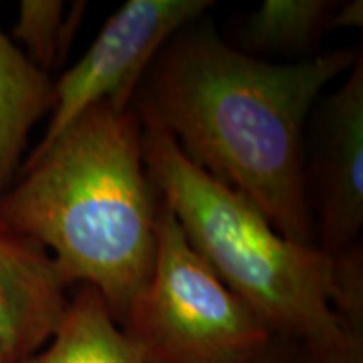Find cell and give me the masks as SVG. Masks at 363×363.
<instances>
[{
	"instance_id": "1",
	"label": "cell",
	"mask_w": 363,
	"mask_h": 363,
	"mask_svg": "<svg viewBox=\"0 0 363 363\" xmlns=\"http://www.w3.org/2000/svg\"><path fill=\"white\" fill-rule=\"evenodd\" d=\"M358 52L274 65L239 51L202 17L158 52L131 110L143 130L172 136L190 162L256 203L286 239L316 246L305 131L321 91Z\"/></svg>"
},
{
	"instance_id": "2",
	"label": "cell",
	"mask_w": 363,
	"mask_h": 363,
	"mask_svg": "<svg viewBox=\"0 0 363 363\" xmlns=\"http://www.w3.org/2000/svg\"><path fill=\"white\" fill-rule=\"evenodd\" d=\"M135 111L84 110L22 162L0 195V229L48 249L67 284L98 289L116 323L155 259L160 195L147 174Z\"/></svg>"
},
{
	"instance_id": "3",
	"label": "cell",
	"mask_w": 363,
	"mask_h": 363,
	"mask_svg": "<svg viewBox=\"0 0 363 363\" xmlns=\"http://www.w3.org/2000/svg\"><path fill=\"white\" fill-rule=\"evenodd\" d=\"M142 152L192 247L276 338L323 347L353 333L331 303L333 256L286 239L256 203L190 162L172 136L143 130Z\"/></svg>"
},
{
	"instance_id": "4",
	"label": "cell",
	"mask_w": 363,
	"mask_h": 363,
	"mask_svg": "<svg viewBox=\"0 0 363 363\" xmlns=\"http://www.w3.org/2000/svg\"><path fill=\"white\" fill-rule=\"evenodd\" d=\"M118 325L147 363H251L276 338L199 256L162 199L152 272Z\"/></svg>"
},
{
	"instance_id": "5",
	"label": "cell",
	"mask_w": 363,
	"mask_h": 363,
	"mask_svg": "<svg viewBox=\"0 0 363 363\" xmlns=\"http://www.w3.org/2000/svg\"><path fill=\"white\" fill-rule=\"evenodd\" d=\"M212 0H128L113 13L91 48L54 83V108L35 148L52 142L84 110L108 101L131 108L135 93L165 44L206 17Z\"/></svg>"
},
{
	"instance_id": "6",
	"label": "cell",
	"mask_w": 363,
	"mask_h": 363,
	"mask_svg": "<svg viewBox=\"0 0 363 363\" xmlns=\"http://www.w3.org/2000/svg\"><path fill=\"white\" fill-rule=\"evenodd\" d=\"M305 136V184L318 249L335 256L363 227V52L343 84L313 108Z\"/></svg>"
},
{
	"instance_id": "7",
	"label": "cell",
	"mask_w": 363,
	"mask_h": 363,
	"mask_svg": "<svg viewBox=\"0 0 363 363\" xmlns=\"http://www.w3.org/2000/svg\"><path fill=\"white\" fill-rule=\"evenodd\" d=\"M67 288L48 249L0 229V342L17 363L51 340L69 305Z\"/></svg>"
},
{
	"instance_id": "8",
	"label": "cell",
	"mask_w": 363,
	"mask_h": 363,
	"mask_svg": "<svg viewBox=\"0 0 363 363\" xmlns=\"http://www.w3.org/2000/svg\"><path fill=\"white\" fill-rule=\"evenodd\" d=\"M54 108V83L0 30V195L16 182L30 130Z\"/></svg>"
},
{
	"instance_id": "9",
	"label": "cell",
	"mask_w": 363,
	"mask_h": 363,
	"mask_svg": "<svg viewBox=\"0 0 363 363\" xmlns=\"http://www.w3.org/2000/svg\"><path fill=\"white\" fill-rule=\"evenodd\" d=\"M19 363H147L98 289L83 284L48 343Z\"/></svg>"
},
{
	"instance_id": "10",
	"label": "cell",
	"mask_w": 363,
	"mask_h": 363,
	"mask_svg": "<svg viewBox=\"0 0 363 363\" xmlns=\"http://www.w3.org/2000/svg\"><path fill=\"white\" fill-rule=\"evenodd\" d=\"M338 4L333 0H264L244 21L238 49L254 57L305 52L328 33Z\"/></svg>"
},
{
	"instance_id": "11",
	"label": "cell",
	"mask_w": 363,
	"mask_h": 363,
	"mask_svg": "<svg viewBox=\"0 0 363 363\" xmlns=\"http://www.w3.org/2000/svg\"><path fill=\"white\" fill-rule=\"evenodd\" d=\"M86 9V2L66 7L61 0H22L11 39L24 45L33 65L49 72L66 57Z\"/></svg>"
},
{
	"instance_id": "12",
	"label": "cell",
	"mask_w": 363,
	"mask_h": 363,
	"mask_svg": "<svg viewBox=\"0 0 363 363\" xmlns=\"http://www.w3.org/2000/svg\"><path fill=\"white\" fill-rule=\"evenodd\" d=\"M335 311L353 333L362 335L363 316V249L358 242L333 256Z\"/></svg>"
},
{
	"instance_id": "13",
	"label": "cell",
	"mask_w": 363,
	"mask_h": 363,
	"mask_svg": "<svg viewBox=\"0 0 363 363\" xmlns=\"http://www.w3.org/2000/svg\"><path fill=\"white\" fill-rule=\"evenodd\" d=\"M293 363H363L362 335L350 333L342 342L323 347L303 345V355H294Z\"/></svg>"
},
{
	"instance_id": "14",
	"label": "cell",
	"mask_w": 363,
	"mask_h": 363,
	"mask_svg": "<svg viewBox=\"0 0 363 363\" xmlns=\"http://www.w3.org/2000/svg\"><path fill=\"white\" fill-rule=\"evenodd\" d=\"M363 26V2L362 0H352V2L338 4L333 16L330 19L328 33L345 27H362Z\"/></svg>"
},
{
	"instance_id": "15",
	"label": "cell",
	"mask_w": 363,
	"mask_h": 363,
	"mask_svg": "<svg viewBox=\"0 0 363 363\" xmlns=\"http://www.w3.org/2000/svg\"><path fill=\"white\" fill-rule=\"evenodd\" d=\"M296 343L283 338H274L266 352L251 363H293Z\"/></svg>"
},
{
	"instance_id": "16",
	"label": "cell",
	"mask_w": 363,
	"mask_h": 363,
	"mask_svg": "<svg viewBox=\"0 0 363 363\" xmlns=\"http://www.w3.org/2000/svg\"><path fill=\"white\" fill-rule=\"evenodd\" d=\"M0 363H17L16 358L2 342H0Z\"/></svg>"
}]
</instances>
